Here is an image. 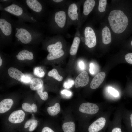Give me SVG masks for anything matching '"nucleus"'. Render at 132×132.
<instances>
[{
	"label": "nucleus",
	"instance_id": "f8f14e48",
	"mask_svg": "<svg viewBox=\"0 0 132 132\" xmlns=\"http://www.w3.org/2000/svg\"><path fill=\"white\" fill-rule=\"evenodd\" d=\"M0 28L5 35L9 36L11 34L12 31L11 24L4 19H0Z\"/></svg>",
	"mask_w": 132,
	"mask_h": 132
},
{
	"label": "nucleus",
	"instance_id": "2f4dec72",
	"mask_svg": "<svg viewBox=\"0 0 132 132\" xmlns=\"http://www.w3.org/2000/svg\"><path fill=\"white\" fill-rule=\"evenodd\" d=\"M89 71L90 73L92 75L95 74L97 70V66L95 64L91 63L89 65Z\"/></svg>",
	"mask_w": 132,
	"mask_h": 132
},
{
	"label": "nucleus",
	"instance_id": "aec40b11",
	"mask_svg": "<svg viewBox=\"0 0 132 132\" xmlns=\"http://www.w3.org/2000/svg\"><path fill=\"white\" fill-rule=\"evenodd\" d=\"M80 42V39L79 37L75 36L74 38L70 50V53L71 55H74L76 54Z\"/></svg>",
	"mask_w": 132,
	"mask_h": 132
},
{
	"label": "nucleus",
	"instance_id": "7c9ffc66",
	"mask_svg": "<svg viewBox=\"0 0 132 132\" xmlns=\"http://www.w3.org/2000/svg\"><path fill=\"white\" fill-rule=\"evenodd\" d=\"M22 109L25 111L28 112H32V105L27 103H23L22 105Z\"/></svg>",
	"mask_w": 132,
	"mask_h": 132
},
{
	"label": "nucleus",
	"instance_id": "5701e85b",
	"mask_svg": "<svg viewBox=\"0 0 132 132\" xmlns=\"http://www.w3.org/2000/svg\"><path fill=\"white\" fill-rule=\"evenodd\" d=\"M75 128L74 123L72 121L64 123L62 126L64 132H75Z\"/></svg>",
	"mask_w": 132,
	"mask_h": 132
},
{
	"label": "nucleus",
	"instance_id": "bb28decb",
	"mask_svg": "<svg viewBox=\"0 0 132 132\" xmlns=\"http://www.w3.org/2000/svg\"><path fill=\"white\" fill-rule=\"evenodd\" d=\"M107 3L106 0H100L99 2L98 7L99 11L100 12H103L105 11Z\"/></svg>",
	"mask_w": 132,
	"mask_h": 132
},
{
	"label": "nucleus",
	"instance_id": "dca6fc26",
	"mask_svg": "<svg viewBox=\"0 0 132 132\" xmlns=\"http://www.w3.org/2000/svg\"><path fill=\"white\" fill-rule=\"evenodd\" d=\"M16 57L20 60H31L33 59V55L32 52L26 50H23L20 51Z\"/></svg>",
	"mask_w": 132,
	"mask_h": 132
},
{
	"label": "nucleus",
	"instance_id": "20e7f679",
	"mask_svg": "<svg viewBox=\"0 0 132 132\" xmlns=\"http://www.w3.org/2000/svg\"><path fill=\"white\" fill-rule=\"evenodd\" d=\"M25 116L24 112L21 110H19L13 112L9 115V121L13 123H18L22 122Z\"/></svg>",
	"mask_w": 132,
	"mask_h": 132
},
{
	"label": "nucleus",
	"instance_id": "cd10ccee",
	"mask_svg": "<svg viewBox=\"0 0 132 132\" xmlns=\"http://www.w3.org/2000/svg\"><path fill=\"white\" fill-rule=\"evenodd\" d=\"M34 74L40 77H43L45 75V73L41 67H36L34 70Z\"/></svg>",
	"mask_w": 132,
	"mask_h": 132
},
{
	"label": "nucleus",
	"instance_id": "1a4fd4ad",
	"mask_svg": "<svg viewBox=\"0 0 132 132\" xmlns=\"http://www.w3.org/2000/svg\"><path fill=\"white\" fill-rule=\"evenodd\" d=\"M106 76L105 73L103 72L97 74L94 77L90 84V87L92 89L98 88L103 82Z\"/></svg>",
	"mask_w": 132,
	"mask_h": 132
},
{
	"label": "nucleus",
	"instance_id": "b1692460",
	"mask_svg": "<svg viewBox=\"0 0 132 132\" xmlns=\"http://www.w3.org/2000/svg\"><path fill=\"white\" fill-rule=\"evenodd\" d=\"M62 47L61 42L60 41H58L54 44L49 45L47 47V50L50 53L61 50Z\"/></svg>",
	"mask_w": 132,
	"mask_h": 132
},
{
	"label": "nucleus",
	"instance_id": "2eb2a0df",
	"mask_svg": "<svg viewBox=\"0 0 132 132\" xmlns=\"http://www.w3.org/2000/svg\"><path fill=\"white\" fill-rule=\"evenodd\" d=\"M95 2L94 0H87L84 3L83 6V13L85 15H88L94 8Z\"/></svg>",
	"mask_w": 132,
	"mask_h": 132
},
{
	"label": "nucleus",
	"instance_id": "c03bdc74",
	"mask_svg": "<svg viewBox=\"0 0 132 132\" xmlns=\"http://www.w3.org/2000/svg\"><path fill=\"white\" fill-rule=\"evenodd\" d=\"M2 60L1 57H0V66L2 65Z\"/></svg>",
	"mask_w": 132,
	"mask_h": 132
},
{
	"label": "nucleus",
	"instance_id": "58836bf2",
	"mask_svg": "<svg viewBox=\"0 0 132 132\" xmlns=\"http://www.w3.org/2000/svg\"><path fill=\"white\" fill-rule=\"evenodd\" d=\"M78 65L80 68L82 70L85 69V65L84 62L80 60L79 62Z\"/></svg>",
	"mask_w": 132,
	"mask_h": 132
},
{
	"label": "nucleus",
	"instance_id": "423d86ee",
	"mask_svg": "<svg viewBox=\"0 0 132 132\" xmlns=\"http://www.w3.org/2000/svg\"><path fill=\"white\" fill-rule=\"evenodd\" d=\"M18 40L24 44L29 43L32 39V37L30 33L26 30L24 28L19 29L15 35Z\"/></svg>",
	"mask_w": 132,
	"mask_h": 132
},
{
	"label": "nucleus",
	"instance_id": "0eeeda50",
	"mask_svg": "<svg viewBox=\"0 0 132 132\" xmlns=\"http://www.w3.org/2000/svg\"><path fill=\"white\" fill-rule=\"evenodd\" d=\"M105 119L104 117L99 118L91 124L89 127V132H97L101 130L104 126Z\"/></svg>",
	"mask_w": 132,
	"mask_h": 132
},
{
	"label": "nucleus",
	"instance_id": "c756f323",
	"mask_svg": "<svg viewBox=\"0 0 132 132\" xmlns=\"http://www.w3.org/2000/svg\"><path fill=\"white\" fill-rule=\"evenodd\" d=\"M108 92L114 97H117L119 95L118 92L111 87H109L108 88Z\"/></svg>",
	"mask_w": 132,
	"mask_h": 132
},
{
	"label": "nucleus",
	"instance_id": "39448f33",
	"mask_svg": "<svg viewBox=\"0 0 132 132\" xmlns=\"http://www.w3.org/2000/svg\"><path fill=\"white\" fill-rule=\"evenodd\" d=\"M89 81V77L86 71H83L80 73L76 77L74 81L76 88L84 87L86 85Z\"/></svg>",
	"mask_w": 132,
	"mask_h": 132
},
{
	"label": "nucleus",
	"instance_id": "f03ea898",
	"mask_svg": "<svg viewBox=\"0 0 132 132\" xmlns=\"http://www.w3.org/2000/svg\"><path fill=\"white\" fill-rule=\"evenodd\" d=\"M85 44L89 48L95 47L96 44V40L95 32L89 26L85 28L84 31Z\"/></svg>",
	"mask_w": 132,
	"mask_h": 132
},
{
	"label": "nucleus",
	"instance_id": "4468645a",
	"mask_svg": "<svg viewBox=\"0 0 132 132\" xmlns=\"http://www.w3.org/2000/svg\"><path fill=\"white\" fill-rule=\"evenodd\" d=\"M4 9L9 13L17 16L21 15L23 12V10L21 8L14 4L5 8Z\"/></svg>",
	"mask_w": 132,
	"mask_h": 132
},
{
	"label": "nucleus",
	"instance_id": "9b49d317",
	"mask_svg": "<svg viewBox=\"0 0 132 132\" xmlns=\"http://www.w3.org/2000/svg\"><path fill=\"white\" fill-rule=\"evenodd\" d=\"M8 73L10 76L14 79L22 82L23 78L24 75L21 71L14 67H11L8 70Z\"/></svg>",
	"mask_w": 132,
	"mask_h": 132
},
{
	"label": "nucleus",
	"instance_id": "ea45409f",
	"mask_svg": "<svg viewBox=\"0 0 132 132\" xmlns=\"http://www.w3.org/2000/svg\"><path fill=\"white\" fill-rule=\"evenodd\" d=\"M32 112L34 113L36 112L37 110V107L36 105L33 103L32 105Z\"/></svg>",
	"mask_w": 132,
	"mask_h": 132
},
{
	"label": "nucleus",
	"instance_id": "c85d7f7f",
	"mask_svg": "<svg viewBox=\"0 0 132 132\" xmlns=\"http://www.w3.org/2000/svg\"><path fill=\"white\" fill-rule=\"evenodd\" d=\"M74 84V81L71 79H68L64 82L63 87L66 89H70L72 87Z\"/></svg>",
	"mask_w": 132,
	"mask_h": 132
},
{
	"label": "nucleus",
	"instance_id": "a211bd4d",
	"mask_svg": "<svg viewBox=\"0 0 132 132\" xmlns=\"http://www.w3.org/2000/svg\"><path fill=\"white\" fill-rule=\"evenodd\" d=\"M26 2L27 5L34 11L36 12H39L42 10V5L38 0H27Z\"/></svg>",
	"mask_w": 132,
	"mask_h": 132
},
{
	"label": "nucleus",
	"instance_id": "4be33fe9",
	"mask_svg": "<svg viewBox=\"0 0 132 132\" xmlns=\"http://www.w3.org/2000/svg\"><path fill=\"white\" fill-rule=\"evenodd\" d=\"M64 53V52L62 49L50 53L48 55L47 58L49 60L57 59L63 56Z\"/></svg>",
	"mask_w": 132,
	"mask_h": 132
},
{
	"label": "nucleus",
	"instance_id": "a878e982",
	"mask_svg": "<svg viewBox=\"0 0 132 132\" xmlns=\"http://www.w3.org/2000/svg\"><path fill=\"white\" fill-rule=\"evenodd\" d=\"M43 87L37 90V92L41 99L44 100H46L48 98L47 93L46 91L43 92Z\"/></svg>",
	"mask_w": 132,
	"mask_h": 132
},
{
	"label": "nucleus",
	"instance_id": "49530a36",
	"mask_svg": "<svg viewBox=\"0 0 132 132\" xmlns=\"http://www.w3.org/2000/svg\"><path fill=\"white\" fill-rule=\"evenodd\" d=\"M3 1H7V0H3Z\"/></svg>",
	"mask_w": 132,
	"mask_h": 132
},
{
	"label": "nucleus",
	"instance_id": "f704fd0d",
	"mask_svg": "<svg viewBox=\"0 0 132 132\" xmlns=\"http://www.w3.org/2000/svg\"><path fill=\"white\" fill-rule=\"evenodd\" d=\"M61 93L62 94L65 95L67 97H70L72 95L71 92L66 89L62 90L61 91Z\"/></svg>",
	"mask_w": 132,
	"mask_h": 132
},
{
	"label": "nucleus",
	"instance_id": "79ce46f5",
	"mask_svg": "<svg viewBox=\"0 0 132 132\" xmlns=\"http://www.w3.org/2000/svg\"><path fill=\"white\" fill-rule=\"evenodd\" d=\"M53 1L56 3H59L62 2L63 0H53Z\"/></svg>",
	"mask_w": 132,
	"mask_h": 132
},
{
	"label": "nucleus",
	"instance_id": "f257e3e1",
	"mask_svg": "<svg viewBox=\"0 0 132 132\" xmlns=\"http://www.w3.org/2000/svg\"><path fill=\"white\" fill-rule=\"evenodd\" d=\"M108 20L111 27L114 32L120 34L126 29L128 23V19L121 11L114 10L109 13Z\"/></svg>",
	"mask_w": 132,
	"mask_h": 132
},
{
	"label": "nucleus",
	"instance_id": "72a5a7b5",
	"mask_svg": "<svg viewBox=\"0 0 132 132\" xmlns=\"http://www.w3.org/2000/svg\"><path fill=\"white\" fill-rule=\"evenodd\" d=\"M125 59L128 63L132 64V53L127 54L125 56Z\"/></svg>",
	"mask_w": 132,
	"mask_h": 132
},
{
	"label": "nucleus",
	"instance_id": "4c0bfd02",
	"mask_svg": "<svg viewBox=\"0 0 132 132\" xmlns=\"http://www.w3.org/2000/svg\"><path fill=\"white\" fill-rule=\"evenodd\" d=\"M41 132H55L50 128L46 127H44L42 130Z\"/></svg>",
	"mask_w": 132,
	"mask_h": 132
},
{
	"label": "nucleus",
	"instance_id": "ddd939ff",
	"mask_svg": "<svg viewBox=\"0 0 132 132\" xmlns=\"http://www.w3.org/2000/svg\"><path fill=\"white\" fill-rule=\"evenodd\" d=\"M13 103L10 99H5L0 103V113H3L8 111L11 107Z\"/></svg>",
	"mask_w": 132,
	"mask_h": 132
},
{
	"label": "nucleus",
	"instance_id": "c9c22d12",
	"mask_svg": "<svg viewBox=\"0 0 132 132\" xmlns=\"http://www.w3.org/2000/svg\"><path fill=\"white\" fill-rule=\"evenodd\" d=\"M38 125V122L37 121L32 123L29 126V131L31 132L33 131L37 127Z\"/></svg>",
	"mask_w": 132,
	"mask_h": 132
},
{
	"label": "nucleus",
	"instance_id": "6e6552de",
	"mask_svg": "<svg viewBox=\"0 0 132 132\" xmlns=\"http://www.w3.org/2000/svg\"><path fill=\"white\" fill-rule=\"evenodd\" d=\"M78 7L76 3H72L69 5L68 10V15L70 20L73 21H76L79 18Z\"/></svg>",
	"mask_w": 132,
	"mask_h": 132
},
{
	"label": "nucleus",
	"instance_id": "6ab92c4d",
	"mask_svg": "<svg viewBox=\"0 0 132 132\" xmlns=\"http://www.w3.org/2000/svg\"><path fill=\"white\" fill-rule=\"evenodd\" d=\"M43 82L41 79L34 78L32 79L30 82V88L33 90H37L43 87Z\"/></svg>",
	"mask_w": 132,
	"mask_h": 132
},
{
	"label": "nucleus",
	"instance_id": "37998d69",
	"mask_svg": "<svg viewBox=\"0 0 132 132\" xmlns=\"http://www.w3.org/2000/svg\"><path fill=\"white\" fill-rule=\"evenodd\" d=\"M130 118L131 120V125L132 128V113L130 115Z\"/></svg>",
	"mask_w": 132,
	"mask_h": 132
},
{
	"label": "nucleus",
	"instance_id": "f3484780",
	"mask_svg": "<svg viewBox=\"0 0 132 132\" xmlns=\"http://www.w3.org/2000/svg\"><path fill=\"white\" fill-rule=\"evenodd\" d=\"M102 41L105 44H107L110 43L111 41V37L110 31L107 27L104 28L102 31Z\"/></svg>",
	"mask_w": 132,
	"mask_h": 132
},
{
	"label": "nucleus",
	"instance_id": "473e14b6",
	"mask_svg": "<svg viewBox=\"0 0 132 132\" xmlns=\"http://www.w3.org/2000/svg\"><path fill=\"white\" fill-rule=\"evenodd\" d=\"M32 79V77L30 75L25 74L23 78L22 82L25 83H28L31 82Z\"/></svg>",
	"mask_w": 132,
	"mask_h": 132
},
{
	"label": "nucleus",
	"instance_id": "e433bc0d",
	"mask_svg": "<svg viewBox=\"0 0 132 132\" xmlns=\"http://www.w3.org/2000/svg\"><path fill=\"white\" fill-rule=\"evenodd\" d=\"M36 121L38 122V121L34 119L30 120H28L25 123L24 126V128H28L30 126V125L32 123Z\"/></svg>",
	"mask_w": 132,
	"mask_h": 132
},
{
	"label": "nucleus",
	"instance_id": "393cba45",
	"mask_svg": "<svg viewBox=\"0 0 132 132\" xmlns=\"http://www.w3.org/2000/svg\"><path fill=\"white\" fill-rule=\"evenodd\" d=\"M48 75L59 81H62L63 79L62 77L59 74L57 69L55 68L52 69L49 72Z\"/></svg>",
	"mask_w": 132,
	"mask_h": 132
},
{
	"label": "nucleus",
	"instance_id": "a18cd8bd",
	"mask_svg": "<svg viewBox=\"0 0 132 132\" xmlns=\"http://www.w3.org/2000/svg\"><path fill=\"white\" fill-rule=\"evenodd\" d=\"M131 46H132V40L131 41Z\"/></svg>",
	"mask_w": 132,
	"mask_h": 132
},
{
	"label": "nucleus",
	"instance_id": "9d476101",
	"mask_svg": "<svg viewBox=\"0 0 132 132\" xmlns=\"http://www.w3.org/2000/svg\"><path fill=\"white\" fill-rule=\"evenodd\" d=\"M54 20L59 27L63 28L66 24V16L65 12L63 10L56 12L55 15Z\"/></svg>",
	"mask_w": 132,
	"mask_h": 132
},
{
	"label": "nucleus",
	"instance_id": "7ed1b4c3",
	"mask_svg": "<svg viewBox=\"0 0 132 132\" xmlns=\"http://www.w3.org/2000/svg\"><path fill=\"white\" fill-rule=\"evenodd\" d=\"M79 110L81 112L93 115L96 114L98 112L99 108L95 104L87 102L81 104L79 107Z\"/></svg>",
	"mask_w": 132,
	"mask_h": 132
},
{
	"label": "nucleus",
	"instance_id": "a19ab883",
	"mask_svg": "<svg viewBox=\"0 0 132 132\" xmlns=\"http://www.w3.org/2000/svg\"><path fill=\"white\" fill-rule=\"evenodd\" d=\"M111 132H122L120 128L118 127L114 128L112 130Z\"/></svg>",
	"mask_w": 132,
	"mask_h": 132
},
{
	"label": "nucleus",
	"instance_id": "412c9836",
	"mask_svg": "<svg viewBox=\"0 0 132 132\" xmlns=\"http://www.w3.org/2000/svg\"><path fill=\"white\" fill-rule=\"evenodd\" d=\"M60 110V104L58 103H56L53 106L48 107L47 108V111L49 115L54 116L58 114Z\"/></svg>",
	"mask_w": 132,
	"mask_h": 132
}]
</instances>
